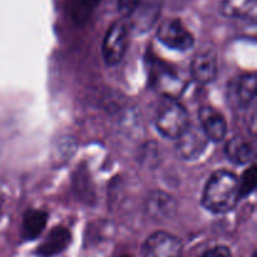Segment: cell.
Instances as JSON below:
<instances>
[{"label": "cell", "instance_id": "6da1fadb", "mask_svg": "<svg viewBox=\"0 0 257 257\" xmlns=\"http://www.w3.org/2000/svg\"><path fill=\"white\" fill-rule=\"evenodd\" d=\"M240 185L235 173L217 171L206 183L202 205L213 213H227L240 200Z\"/></svg>", "mask_w": 257, "mask_h": 257}, {"label": "cell", "instance_id": "7a4b0ae2", "mask_svg": "<svg viewBox=\"0 0 257 257\" xmlns=\"http://www.w3.org/2000/svg\"><path fill=\"white\" fill-rule=\"evenodd\" d=\"M155 123L163 137L177 140L190 125V118L186 108L177 99L165 95L158 102Z\"/></svg>", "mask_w": 257, "mask_h": 257}, {"label": "cell", "instance_id": "3957f363", "mask_svg": "<svg viewBox=\"0 0 257 257\" xmlns=\"http://www.w3.org/2000/svg\"><path fill=\"white\" fill-rule=\"evenodd\" d=\"M128 24L125 20H115L108 29L102 45V55L107 65L120 63L128 47Z\"/></svg>", "mask_w": 257, "mask_h": 257}, {"label": "cell", "instance_id": "277c9868", "mask_svg": "<svg viewBox=\"0 0 257 257\" xmlns=\"http://www.w3.org/2000/svg\"><path fill=\"white\" fill-rule=\"evenodd\" d=\"M183 243L177 236L157 231L148 236L142 246V257H181Z\"/></svg>", "mask_w": 257, "mask_h": 257}, {"label": "cell", "instance_id": "5b68a950", "mask_svg": "<svg viewBox=\"0 0 257 257\" xmlns=\"http://www.w3.org/2000/svg\"><path fill=\"white\" fill-rule=\"evenodd\" d=\"M157 38L171 49L181 52L191 49L195 44V38L180 19L165 20L158 27Z\"/></svg>", "mask_w": 257, "mask_h": 257}, {"label": "cell", "instance_id": "8992f818", "mask_svg": "<svg viewBox=\"0 0 257 257\" xmlns=\"http://www.w3.org/2000/svg\"><path fill=\"white\" fill-rule=\"evenodd\" d=\"M163 0H138L135 10L127 19L128 28L137 34L150 32L157 23Z\"/></svg>", "mask_w": 257, "mask_h": 257}, {"label": "cell", "instance_id": "52a82bcc", "mask_svg": "<svg viewBox=\"0 0 257 257\" xmlns=\"http://www.w3.org/2000/svg\"><path fill=\"white\" fill-rule=\"evenodd\" d=\"M227 102L235 109H245L256 97V75L241 74L230 80L226 92Z\"/></svg>", "mask_w": 257, "mask_h": 257}, {"label": "cell", "instance_id": "ba28073f", "mask_svg": "<svg viewBox=\"0 0 257 257\" xmlns=\"http://www.w3.org/2000/svg\"><path fill=\"white\" fill-rule=\"evenodd\" d=\"M208 145V138L201 130L200 125L191 124L187 130L177 138V155L185 161H192L200 157L205 152Z\"/></svg>", "mask_w": 257, "mask_h": 257}, {"label": "cell", "instance_id": "9c48e42d", "mask_svg": "<svg viewBox=\"0 0 257 257\" xmlns=\"http://www.w3.org/2000/svg\"><path fill=\"white\" fill-rule=\"evenodd\" d=\"M145 212L151 220L163 222L171 220L177 213V201L163 191H151L145 201Z\"/></svg>", "mask_w": 257, "mask_h": 257}, {"label": "cell", "instance_id": "30bf717a", "mask_svg": "<svg viewBox=\"0 0 257 257\" xmlns=\"http://www.w3.org/2000/svg\"><path fill=\"white\" fill-rule=\"evenodd\" d=\"M200 127L208 140L221 142L227 133V123L220 110L205 105L198 112Z\"/></svg>", "mask_w": 257, "mask_h": 257}, {"label": "cell", "instance_id": "8fae6325", "mask_svg": "<svg viewBox=\"0 0 257 257\" xmlns=\"http://www.w3.org/2000/svg\"><path fill=\"white\" fill-rule=\"evenodd\" d=\"M191 75L200 84H208L217 75V55L213 50H203L191 62Z\"/></svg>", "mask_w": 257, "mask_h": 257}, {"label": "cell", "instance_id": "7c38bea8", "mask_svg": "<svg viewBox=\"0 0 257 257\" xmlns=\"http://www.w3.org/2000/svg\"><path fill=\"white\" fill-rule=\"evenodd\" d=\"M72 235L64 226H57L47 235L37 248V255L40 257H53L62 253L69 246Z\"/></svg>", "mask_w": 257, "mask_h": 257}, {"label": "cell", "instance_id": "4fadbf2b", "mask_svg": "<svg viewBox=\"0 0 257 257\" xmlns=\"http://www.w3.org/2000/svg\"><path fill=\"white\" fill-rule=\"evenodd\" d=\"M225 153L228 160L235 165H246L251 162L255 156L252 145L246 138L237 136L231 138L225 148Z\"/></svg>", "mask_w": 257, "mask_h": 257}, {"label": "cell", "instance_id": "5bb4252c", "mask_svg": "<svg viewBox=\"0 0 257 257\" xmlns=\"http://www.w3.org/2000/svg\"><path fill=\"white\" fill-rule=\"evenodd\" d=\"M48 221V213L40 210L28 211L23 218L22 237L27 241L35 240L45 228Z\"/></svg>", "mask_w": 257, "mask_h": 257}, {"label": "cell", "instance_id": "9a60e30c", "mask_svg": "<svg viewBox=\"0 0 257 257\" xmlns=\"http://www.w3.org/2000/svg\"><path fill=\"white\" fill-rule=\"evenodd\" d=\"M256 7L257 0H222L221 10L227 18L255 20Z\"/></svg>", "mask_w": 257, "mask_h": 257}, {"label": "cell", "instance_id": "2e32d148", "mask_svg": "<svg viewBox=\"0 0 257 257\" xmlns=\"http://www.w3.org/2000/svg\"><path fill=\"white\" fill-rule=\"evenodd\" d=\"M256 177V166L251 165L250 168L243 173L242 178L238 180V185H240V197H246V196H248L253 190H255Z\"/></svg>", "mask_w": 257, "mask_h": 257}, {"label": "cell", "instance_id": "e0dca14e", "mask_svg": "<svg viewBox=\"0 0 257 257\" xmlns=\"http://www.w3.org/2000/svg\"><path fill=\"white\" fill-rule=\"evenodd\" d=\"M138 0H118V12L122 15L123 19H128L132 12L135 10Z\"/></svg>", "mask_w": 257, "mask_h": 257}, {"label": "cell", "instance_id": "ac0fdd59", "mask_svg": "<svg viewBox=\"0 0 257 257\" xmlns=\"http://www.w3.org/2000/svg\"><path fill=\"white\" fill-rule=\"evenodd\" d=\"M198 257H232V253H231L230 248L226 246H215V247L205 251Z\"/></svg>", "mask_w": 257, "mask_h": 257}, {"label": "cell", "instance_id": "d6986e66", "mask_svg": "<svg viewBox=\"0 0 257 257\" xmlns=\"http://www.w3.org/2000/svg\"><path fill=\"white\" fill-rule=\"evenodd\" d=\"M120 257H132V256H130V255H123V256H120Z\"/></svg>", "mask_w": 257, "mask_h": 257}, {"label": "cell", "instance_id": "ffe728a7", "mask_svg": "<svg viewBox=\"0 0 257 257\" xmlns=\"http://www.w3.org/2000/svg\"><path fill=\"white\" fill-rule=\"evenodd\" d=\"M0 212H2V203H0Z\"/></svg>", "mask_w": 257, "mask_h": 257}]
</instances>
